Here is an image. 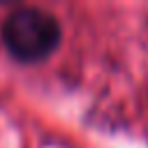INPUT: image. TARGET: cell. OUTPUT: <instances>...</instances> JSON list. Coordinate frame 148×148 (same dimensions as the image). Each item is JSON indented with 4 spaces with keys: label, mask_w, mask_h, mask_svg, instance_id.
Here are the masks:
<instances>
[{
    "label": "cell",
    "mask_w": 148,
    "mask_h": 148,
    "mask_svg": "<svg viewBox=\"0 0 148 148\" xmlns=\"http://www.w3.org/2000/svg\"><path fill=\"white\" fill-rule=\"evenodd\" d=\"M0 37L12 58L42 62L60 46L62 30L53 14L39 7H16L5 16Z\"/></svg>",
    "instance_id": "6da1fadb"
}]
</instances>
